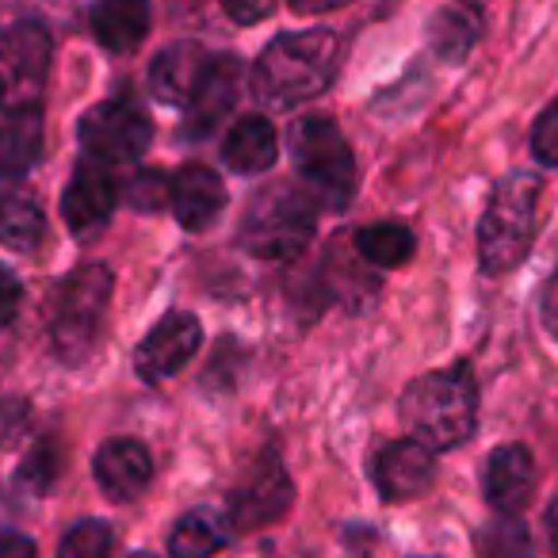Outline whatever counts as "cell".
<instances>
[{
    "instance_id": "obj_1",
    "label": "cell",
    "mask_w": 558,
    "mask_h": 558,
    "mask_svg": "<svg viewBox=\"0 0 558 558\" xmlns=\"http://www.w3.org/2000/svg\"><path fill=\"white\" fill-rule=\"evenodd\" d=\"M341 58V35L333 32H295L279 35L264 47L253 65V100L264 111H288L314 100L329 88Z\"/></svg>"
},
{
    "instance_id": "obj_2",
    "label": "cell",
    "mask_w": 558,
    "mask_h": 558,
    "mask_svg": "<svg viewBox=\"0 0 558 558\" xmlns=\"http://www.w3.org/2000/svg\"><path fill=\"white\" fill-rule=\"evenodd\" d=\"M402 425L433 451H451L471 440L478 425V387L471 367L456 364L413 379L402 395Z\"/></svg>"
},
{
    "instance_id": "obj_3",
    "label": "cell",
    "mask_w": 558,
    "mask_h": 558,
    "mask_svg": "<svg viewBox=\"0 0 558 558\" xmlns=\"http://www.w3.org/2000/svg\"><path fill=\"white\" fill-rule=\"evenodd\" d=\"M535 203H539V177L535 172L517 169L494 184L478 222V268L486 276H505L532 253Z\"/></svg>"
},
{
    "instance_id": "obj_4",
    "label": "cell",
    "mask_w": 558,
    "mask_h": 558,
    "mask_svg": "<svg viewBox=\"0 0 558 558\" xmlns=\"http://www.w3.org/2000/svg\"><path fill=\"white\" fill-rule=\"evenodd\" d=\"M318 210L311 192H299L288 180H271L248 199L241 218V245L260 260H295L314 238Z\"/></svg>"
},
{
    "instance_id": "obj_5",
    "label": "cell",
    "mask_w": 558,
    "mask_h": 558,
    "mask_svg": "<svg viewBox=\"0 0 558 558\" xmlns=\"http://www.w3.org/2000/svg\"><path fill=\"white\" fill-rule=\"evenodd\" d=\"M291 157L311 187V199L329 210H344L356 195V157L341 126L329 116H303L291 123Z\"/></svg>"
},
{
    "instance_id": "obj_6",
    "label": "cell",
    "mask_w": 558,
    "mask_h": 558,
    "mask_svg": "<svg viewBox=\"0 0 558 558\" xmlns=\"http://www.w3.org/2000/svg\"><path fill=\"white\" fill-rule=\"evenodd\" d=\"M111 288L116 283L104 264H81L62 279L54 322H50V341H54V356L62 364L73 367L93 352L111 303Z\"/></svg>"
},
{
    "instance_id": "obj_7",
    "label": "cell",
    "mask_w": 558,
    "mask_h": 558,
    "mask_svg": "<svg viewBox=\"0 0 558 558\" xmlns=\"http://www.w3.org/2000/svg\"><path fill=\"white\" fill-rule=\"evenodd\" d=\"M50 54H54L50 32L35 20L0 32V108H39L43 85L50 73Z\"/></svg>"
},
{
    "instance_id": "obj_8",
    "label": "cell",
    "mask_w": 558,
    "mask_h": 558,
    "mask_svg": "<svg viewBox=\"0 0 558 558\" xmlns=\"http://www.w3.org/2000/svg\"><path fill=\"white\" fill-rule=\"evenodd\" d=\"M154 126H149L146 111L131 100H108L96 104L81 119V146L88 149V161L100 165H131L149 149Z\"/></svg>"
},
{
    "instance_id": "obj_9",
    "label": "cell",
    "mask_w": 558,
    "mask_h": 558,
    "mask_svg": "<svg viewBox=\"0 0 558 558\" xmlns=\"http://www.w3.org/2000/svg\"><path fill=\"white\" fill-rule=\"evenodd\" d=\"M291 497H295V489H291V478H288V471H283V463H279V456L276 451H264V456L241 474L238 489L230 494L233 527L256 532V527L271 524V520H279L291 509Z\"/></svg>"
},
{
    "instance_id": "obj_10",
    "label": "cell",
    "mask_w": 558,
    "mask_h": 558,
    "mask_svg": "<svg viewBox=\"0 0 558 558\" xmlns=\"http://www.w3.org/2000/svg\"><path fill=\"white\" fill-rule=\"evenodd\" d=\"M199 344H203L199 318L184 311H172L142 337V344L134 349V367H138V375L146 383H165L192 364Z\"/></svg>"
},
{
    "instance_id": "obj_11",
    "label": "cell",
    "mask_w": 558,
    "mask_h": 558,
    "mask_svg": "<svg viewBox=\"0 0 558 558\" xmlns=\"http://www.w3.org/2000/svg\"><path fill=\"white\" fill-rule=\"evenodd\" d=\"M241 96V62L233 54H218L207 62L192 100L184 108V138L199 142L233 111Z\"/></svg>"
},
{
    "instance_id": "obj_12",
    "label": "cell",
    "mask_w": 558,
    "mask_h": 558,
    "mask_svg": "<svg viewBox=\"0 0 558 558\" xmlns=\"http://www.w3.org/2000/svg\"><path fill=\"white\" fill-rule=\"evenodd\" d=\"M372 478L383 501H410L425 494L436 478V451L421 440H395L375 456Z\"/></svg>"
},
{
    "instance_id": "obj_13",
    "label": "cell",
    "mask_w": 558,
    "mask_h": 558,
    "mask_svg": "<svg viewBox=\"0 0 558 558\" xmlns=\"http://www.w3.org/2000/svg\"><path fill=\"white\" fill-rule=\"evenodd\" d=\"M116 203H119V184H116L111 165L85 161L73 172L70 187H65V195H62L65 226H70L73 233H96L111 218Z\"/></svg>"
},
{
    "instance_id": "obj_14",
    "label": "cell",
    "mask_w": 558,
    "mask_h": 558,
    "mask_svg": "<svg viewBox=\"0 0 558 558\" xmlns=\"http://www.w3.org/2000/svg\"><path fill=\"white\" fill-rule=\"evenodd\" d=\"M482 494L501 517H517L535 494V459L524 444L494 448L482 471Z\"/></svg>"
},
{
    "instance_id": "obj_15",
    "label": "cell",
    "mask_w": 558,
    "mask_h": 558,
    "mask_svg": "<svg viewBox=\"0 0 558 558\" xmlns=\"http://www.w3.org/2000/svg\"><path fill=\"white\" fill-rule=\"evenodd\" d=\"M93 466L96 482L111 501H138L149 489V478H154L149 448L142 440H131V436H116V440L100 444Z\"/></svg>"
},
{
    "instance_id": "obj_16",
    "label": "cell",
    "mask_w": 558,
    "mask_h": 558,
    "mask_svg": "<svg viewBox=\"0 0 558 558\" xmlns=\"http://www.w3.org/2000/svg\"><path fill=\"white\" fill-rule=\"evenodd\" d=\"M169 203H172L177 222L184 226V230L199 233L222 215L226 184L207 165H187V169H180L177 177L169 180Z\"/></svg>"
},
{
    "instance_id": "obj_17",
    "label": "cell",
    "mask_w": 558,
    "mask_h": 558,
    "mask_svg": "<svg viewBox=\"0 0 558 558\" xmlns=\"http://www.w3.org/2000/svg\"><path fill=\"white\" fill-rule=\"evenodd\" d=\"M207 62L210 58L203 54L199 43H172V47H165L161 54L149 62V93L161 104L187 108V100H192Z\"/></svg>"
},
{
    "instance_id": "obj_18",
    "label": "cell",
    "mask_w": 558,
    "mask_h": 558,
    "mask_svg": "<svg viewBox=\"0 0 558 558\" xmlns=\"http://www.w3.org/2000/svg\"><path fill=\"white\" fill-rule=\"evenodd\" d=\"M222 157L233 172H245V177H256V172H268L279 157V142H276V126L264 116H245L233 123V131L226 134Z\"/></svg>"
},
{
    "instance_id": "obj_19",
    "label": "cell",
    "mask_w": 558,
    "mask_h": 558,
    "mask_svg": "<svg viewBox=\"0 0 558 558\" xmlns=\"http://www.w3.org/2000/svg\"><path fill=\"white\" fill-rule=\"evenodd\" d=\"M43 149V111L20 108L0 123V180H16L39 161Z\"/></svg>"
},
{
    "instance_id": "obj_20",
    "label": "cell",
    "mask_w": 558,
    "mask_h": 558,
    "mask_svg": "<svg viewBox=\"0 0 558 558\" xmlns=\"http://www.w3.org/2000/svg\"><path fill=\"white\" fill-rule=\"evenodd\" d=\"M93 32L108 50L126 54L149 32V0H96Z\"/></svg>"
},
{
    "instance_id": "obj_21",
    "label": "cell",
    "mask_w": 558,
    "mask_h": 558,
    "mask_svg": "<svg viewBox=\"0 0 558 558\" xmlns=\"http://www.w3.org/2000/svg\"><path fill=\"white\" fill-rule=\"evenodd\" d=\"M482 35V12L466 0H456V4H444L440 12L428 24V47H433L436 58L444 62H463L474 50Z\"/></svg>"
},
{
    "instance_id": "obj_22",
    "label": "cell",
    "mask_w": 558,
    "mask_h": 558,
    "mask_svg": "<svg viewBox=\"0 0 558 558\" xmlns=\"http://www.w3.org/2000/svg\"><path fill=\"white\" fill-rule=\"evenodd\" d=\"M233 520H226L215 509H192L187 517L177 520L169 535V555L172 558H210L230 543Z\"/></svg>"
},
{
    "instance_id": "obj_23",
    "label": "cell",
    "mask_w": 558,
    "mask_h": 558,
    "mask_svg": "<svg viewBox=\"0 0 558 558\" xmlns=\"http://www.w3.org/2000/svg\"><path fill=\"white\" fill-rule=\"evenodd\" d=\"M47 233V218H43L39 203L27 195H0V245L27 253L35 248Z\"/></svg>"
},
{
    "instance_id": "obj_24",
    "label": "cell",
    "mask_w": 558,
    "mask_h": 558,
    "mask_svg": "<svg viewBox=\"0 0 558 558\" xmlns=\"http://www.w3.org/2000/svg\"><path fill=\"white\" fill-rule=\"evenodd\" d=\"M356 248L375 268H402L417 248V241L402 222H375L356 233Z\"/></svg>"
},
{
    "instance_id": "obj_25",
    "label": "cell",
    "mask_w": 558,
    "mask_h": 558,
    "mask_svg": "<svg viewBox=\"0 0 558 558\" xmlns=\"http://www.w3.org/2000/svg\"><path fill=\"white\" fill-rule=\"evenodd\" d=\"M474 550H478V558H535L532 532L517 517H501V512L478 527Z\"/></svg>"
},
{
    "instance_id": "obj_26",
    "label": "cell",
    "mask_w": 558,
    "mask_h": 558,
    "mask_svg": "<svg viewBox=\"0 0 558 558\" xmlns=\"http://www.w3.org/2000/svg\"><path fill=\"white\" fill-rule=\"evenodd\" d=\"M116 532L108 520H77L58 543V558H111Z\"/></svg>"
},
{
    "instance_id": "obj_27",
    "label": "cell",
    "mask_w": 558,
    "mask_h": 558,
    "mask_svg": "<svg viewBox=\"0 0 558 558\" xmlns=\"http://www.w3.org/2000/svg\"><path fill=\"white\" fill-rule=\"evenodd\" d=\"M58 474H62V448H58L54 436H43V440L27 451L24 463H20L16 478H20V486L32 489V494H47L58 482Z\"/></svg>"
},
{
    "instance_id": "obj_28",
    "label": "cell",
    "mask_w": 558,
    "mask_h": 558,
    "mask_svg": "<svg viewBox=\"0 0 558 558\" xmlns=\"http://www.w3.org/2000/svg\"><path fill=\"white\" fill-rule=\"evenodd\" d=\"M532 154L539 165H547V169H558V100L550 104L547 111H543L539 119H535L532 126Z\"/></svg>"
},
{
    "instance_id": "obj_29",
    "label": "cell",
    "mask_w": 558,
    "mask_h": 558,
    "mask_svg": "<svg viewBox=\"0 0 558 558\" xmlns=\"http://www.w3.org/2000/svg\"><path fill=\"white\" fill-rule=\"evenodd\" d=\"M27 417H32V410L24 398H0V448H9L24 436Z\"/></svg>"
},
{
    "instance_id": "obj_30",
    "label": "cell",
    "mask_w": 558,
    "mask_h": 558,
    "mask_svg": "<svg viewBox=\"0 0 558 558\" xmlns=\"http://www.w3.org/2000/svg\"><path fill=\"white\" fill-rule=\"evenodd\" d=\"M126 199L134 203L138 210H157L165 203V180L161 172H142V177H134L131 192H126Z\"/></svg>"
},
{
    "instance_id": "obj_31",
    "label": "cell",
    "mask_w": 558,
    "mask_h": 558,
    "mask_svg": "<svg viewBox=\"0 0 558 558\" xmlns=\"http://www.w3.org/2000/svg\"><path fill=\"white\" fill-rule=\"evenodd\" d=\"M226 16L233 20V24L248 27V24H260V20L271 16V9H276V0H222Z\"/></svg>"
},
{
    "instance_id": "obj_32",
    "label": "cell",
    "mask_w": 558,
    "mask_h": 558,
    "mask_svg": "<svg viewBox=\"0 0 558 558\" xmlns=\"http://www.w3.org/2000/svg\"><path fill=\"white\" fill-rule=\"evenodd\" d=\"M539 314H543V326H547V333L558 341V268L550 271V279H547V283H543Z\"/></svg>"
},
{
    "instance_id": "obj_33",
    "label": "cell",
    "mask_w": 558,
    "mask_h": 558,
    "mask_svg": "<svg viewBox=\"0 0 558 558\" xmlns=\"http://www.w3.org/2000/svg\"><path fill=\"white\" fill-rule=\"evenodd\" d=\"M16 306H20V279L0 264V326L16 314Z\"/></svg>"
},
{
    "instance_id": "obj_34",
    "label": "cell",
    "mask_w": 558,
    "mask_h": 558,
    "mask_svg": "<svg viewBox=\"0 0 558 558\" xmlns=\"http://www.w3.org/2000/svg\"><path fill=\"white\" fill-rule=\"evenodd\" d=\"M39 550H35V539H27V535H0V558H35Z\"/></svg>"
},
{
    "instance_id": "obj_35",
    "label": "cell",
    "mask_w": 558,
    "mask_h": 558,
    "mask_svg": "<svg viewBox=\"0 0 558 558\" xmlns=\"http://www.w3.org/2000/svg\"><path fill=\"white\" fill-rule=\"evenodd\" d=\"M288 4L299 12V16H326V12L344 9V4H352V0H288Z\"/></svg>"
},
{
    "instance_id": "obj_36",
    "label": "cell",
    "mask_w": 558,
    "mask_h": 558,
    "mask_svg": "<svg viewBox=\"0 0 558 558\" xmlns=\"http://www.w3.org/2000/svg\"><path fill=\"white\" fill-rule=\"evenodd\" d=\"M543 524H547V539H550V550H555L558 558V497L547 505V512H543Z\"/></svg>"
},
{
    "instance_id": "obj_37",
    "label": "cell",
    "mask_w": 558,
    "mask_h": 558,
    "mask_svg": "<svg viewBox=\"0 0 558 558\" xmlns=\"http://www.w3.org/2000/svg\"><path fill=\"white\" fill-rule=\"evenodd\" d=\"M131 558H154V555H146V550H138V555H131Z\"/></svg>"
}]
</instances>
